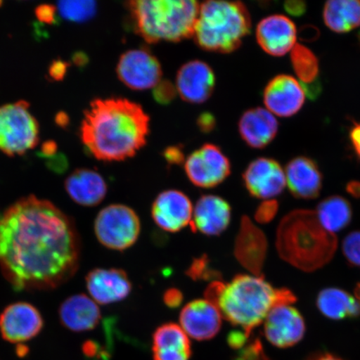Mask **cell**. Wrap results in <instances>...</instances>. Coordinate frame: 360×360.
I'll use <instances>...</instances> for the list:
<instances>
[{
    "mask_svg": "<svg viewBox=\"0 0 360 360\" xmlns=\"http://www.w3.org/2000/svg\"><path fill=\"white\" fill-rule=\"evenodd\" d=\"M56 7L44 4L36 8L35 13L39 21L46 22V24H53L56 20Z\"/></svg>",
    "mask_w": 360,
    "mask_h": 360,
    "instance_id": "36",
    "label": "cell"
},
{
    "mask_svg": "<svg viewBox=\"0 0 360 360\" xmlns=\"http://www.w3.org/2000/svg\"><path fill=\"white\" fill-rule=\"evenodd\" d=\"M350 142L354 150L360 159V124H355L349 133Z\"/></svg>",
    "mask_w": 360,
    "mask_h": 360,
    "instance_id": "42",
    "label": "cell"
},
{
    "mask_svg": "<svg viewBox=\"0 0 360 360\" xmlns=\"http://www.w3.org/2000/svg\"><path fill=\"white\" fill-rule=\"evenodd\" d=\"M346 191H347L350 195L359 199L360 198V182L357 181V180L350 181L347 184V187H346Z\"/></svg>",
    "mask_w": 360,
    "mask_h": 360,
    "instance_id": "43",
    "label": "cell"
},
{
    "mask_svg": "<svg viewBox=\"0 0 360 360\" xmlns=\"http://www.w3.org/2000/svg\"><path fill=\"white\" fill-rule=\"evenodd\" d=\"M180 325L188 336L198 341L210 340L218 335L222 326L220 310L206 300L191 301L184 306Z\"/></svg>",
    "mask_w": 360,
    "mask_h": 360,
    "instance_id": "17",
    "label": "cell"
},
{
    "mask_svg": "<svg viewBox=\"0 0 360 360\" xmlns=\"http://www.w3.org/2000/svg\"><path fill=\"white\" fill-rule=\"evenodd\" d=\"M133 26L147 43L192 37L200 4L195 0H136L128 4Z\"/></svg>",
    "mask_w": 360,
    "mask_h": 360,
    "instance_id": "5",
    "label": "cell"
},
{
    "mask_svg": "<svg viewBox=\"0 0 360 360\" xmlns=\"http://www.w3.org/2000/svg\"><path fill=\"white\" fill-rule=\"evenodd\" d=\"M198 123H199L202 131L210 132L214 127L215 120L212 115L209 114V112H205V114L200 116Z\"/></svg>",
    "mask_w": 360,
    "mask_h": 360,
    "instance_id": "41",
    "label": "cell"
},
{
    "mask_svg": "<svg viewBox=\"0 0 360 360\" xmlns=\"http://www.w3.org/2000/svg\"><path fill=\"white\" fill-rule=\"evenodd\" d=\"M62 326L72 332L81 333L94 330L101 319L98 304L90 297L78 294L69 297L58 309Z\"/></svg>",
    "mask_w": 360,
    "mask_h": 360,
    "instance_id": "24",
    "label": "cell"
},
{
    "mask_svg": "<svg viewBox=\"0 0 360 360\" xmlns=\"http://www.w3.org/2000/svg\"><path fill=\"white\" fill-rule=\"evenodd\" d=\"M359 42H360V33H359Z\"/></svg>",
    "mask_w": 360,
    "mask_h": 360,
    "instance_id": "46",
    "label": "cell"
},
{
    "mask_svg": "<svg viewBox=\"0 0 360 360\" xmlns=\"http://www.w3.org/2000/svg\"><path fill=\"white\" fill-rule=\"evenodd\" d=\"M154 360H190V339L181 326L174 323L160 326L153 335Z\"/></svg>",
    "mask_w": 360,
    "mask_h": 360,
    "instance_id": "26",
    "label": "cell"
},
{
    "mask_svg": "<svg viewBox=\"0 0 360 360\" xmlns=\"http://www.w3.org/2000/svg\"><path fill=\"white\" fill-rule=\"evenodd\" d=\"M165 160L172 165H179L184 161V153L179 147L166 148L165 152Z\"/></svg>",
    "mask_w": 360,
    "mask_h": 360,
    "instance_id": "39",
    "label": "cell"
},
{
    "mask_svg": "<svg viewBox=\"0 0 360 360\" xmlns=\"http://www.w3.org/2000/svg\"><path fill=\"white\" fill-rule=\"evenodd\" d=\"M355 298L358 300L360 304V283H359L356 288H355Z\"/></svg>",
    "mask_w": 360,
    "mask_h": 360,
    "instance_id": "45",
    "label": "cell"
},
{
    "mask_svg": "<svg viewBox=\"0 0 360 360\" xmlns=\"http://www.w3.org/2000/svg\"><path fill=\"white\" fill-rule=\"evenodd\" d=\"M231 219V208L221 197L204 195L196 202L191 226L205 236H219L226 231Z\"/></svg>",
    "mask_w": 360,
    "mask_h": 360,
    "instance_id": "22",
    "label": "cell"
},
{
    "mask_svg": "<svg viewBox=\"0 0 360 360\" xmlns=\"http://www.w3.org/2000/svg\"><path fill=\"white\" fill-rule=\"evenodd\" d=\"M215 75L212 68L201 60H191L178 71L175 88L182 100L191 103H202L212 96Z\"/></svg>",
    "mask_w": 360,
    "mask_h": 360,
    "instance_id": "16",
    "label": "cell"
},
{
    "mask_svg": "<svg viewBox=\"0 0 360 360\" xmlns=\"http://www.w3.org/2000/svg\"><path fill=\"white\" fill-rule=\"evenodd\" d=\"M250 195L268 200L281 195L286 187L285 170L276 160L258 158L248 165L243 174Z\"/></svg>",
    "mask_w": 360,
    "mask_h": 360,
    "instance_id": "13",
    "label": "cell"
},
{
    "mask_svg": "<svg viewBox=\"0 0 360 360\" xmlns=\"http://www.w3.org/2000/svg\"><path fill=\"white\" fill-rule=\"evenodd\" d=\"M39 141L38 121L24 101L0 106V151L8 156L32 150Z\"/></svg>",
    "mask_w": 360,
    "mask_h": 360,
    "instance_id": "7",
    "label": "cell"
},
{
    "mask_svg": "<svg viewBox=\"0 0 360 360\" xmlns=\"http://www.w3.org/2000/svg\"><path fill=\"white\" fill-rule=\"evenodd\" d=\"M193 205L188 196L179 191L162 192L153 202L151 214L155 224L164 231L175 233L191 224Z\"/></svg>",
    "mask_w": 360,
    "mask_h": 360,
    "instance_id": "15",
    "label": "cell"
},
{
    "mask_svg": "<svg viewBox=\"0 0 360 360\" xmlns=\"http://www.w3.org/2000/svg\"><path fill=\"white\" fill-rule=\"evenodd\" d=\"M315 214L322 226L334 235L347 227L353 217L350 202L340 195L323 200L317 205Z\"/></svg>",
    "mask_w": 360,
    "mask_h": 360,
    "instance_id": "30",
    "label": "cell"
},
{
    "mask_svg": "<svg viewBox=\"0 0 360 360\" xmlns=\"http://www.w3.org/2000/svg\"><path fill=\"white\" fill-rule=\"evenodd\" d=\"M285 173L288 188L295 198L313 200L321 193L323 175L316 162L310 158H294L286 165Z\"/></svg>",
    "mask_w": 360,
    "mask_h": 360,
    "instance_id": "21",
    "label": "cell"
},
{
    "mask_svg": "<svg viewBox=\"0 0 360 360\" xmlns=\"http://www.w3.org/2000/svg\"><path fill=\"white\" fill-rule=\"evenodd\" d=\"M65 191L71 200L84 207L100 205L107 195L105 179L96 170L78 169L67 177Z\"/></svg>",
    "mask_w": 360,
    "mask_h": 360,
    "instance_id": "25",
    "label": "cell"
},
{
    "mask_svg": "<svg viewBox=\"0 0 360 360\" xmlns=\"http://www.w3.org/2000/svg\"><path fill=\"white\" fill-rule=\"evenodd\" d=\"M56 10L63 19L71 22H84L96 15L97 6L94 1H62Z\"/></svg>",
    "mask_w": 360,
    "mask_h": 360,
    "instance_id": "31",
    "label": "cell"
},
{
    "mask_svg": "<svg viewBox=\"0 0 360 360\" xmlns=\"http://www.w3.org/2000/svg\"><path fill=\"white\" fill-rule=\"evenodd\" d=\"M176 94L177 90L175 85L171 84L169 81L162 80L154 90L155 100L161 105H167V103L172 101Z\"/></svg>",
    "mask_w": 360,
    "mask_h": 360,
    "instance_id": "35",
    "label": "cell"
},
{
    "mask_svg": "<svg viewBox=\"0 0 360 360\" xmlns=\"http://www.w3.org/2000/svg\"><path fill=\"white\" fill-rule=\"evenodd\" d=\"M263 98L267 110L286 118L302 109L305 91L303 85L292 76L278 75L265 87Z\"/></svg>",
    "mask_w": 360,
    "mask_h": 360,
    "instance_id": "14",
    "label": "cell"
},
{
    "mask_svg": "<svg viewBox=\"0 0 360 360\" xmlns=\"http://www.w3.org/2000/svg\"><path fill=\"white\" fill-rule=\"evenodd\" d=\"M319 311L332 321L357 318L360 315V304L355 296L339 288H326L316 298Z\"/></svg>",
    "mask_w": 360,
    "mask_h": 360,
    "instance_id": "27",
    "label": "cell"
},
{
    "mask_svg": "<svg viewBox=\"0 0 360 360\" xmlns=\"http://www.w3.org/2000/svg\"><path fill=\"white\" fill-rule=\"evenodd\" d=\"M94 233L103 246L122 251L137 241L141 233V221L129 207L111 205L101 210L97 215Z\"/></svg>",
    "mask_w": 360,
    "mask_h": 360,
    "instance_id": "8",
    "label": "cell"
},
{
    "mask_svg": "<svg viewBox=\"0 0 360 360\" xmlns=\"http://www.w3.org/2000/svg\"><path fill=\"white\" fill-rule=\"evenodd\" d=\"M117 75L125 86L134 90L155 89L162 81V67L146 49H135L120 56Z\"/></svg>",
    "mask_w": 360,
    "mask_h": 360,
    "instance_id": "10",
    "label": "cell"
},
{
    "mask_svg": "<svg viewBox=\"0 0 360 360\" xmlns=\"http://www.w3.org/2000/svg\"><path fill=\"white\" fill-rule=\"evenodd\" d=\"M251 18L244 4L210 0L200 4L192 37L206 51L229 53L250 34Z\"/></svg>",
    "mask_w": 360,
    "mask_h": 360,
    "instance_id": "6",
    "label": "cell"
},
{
    "mask_svg": "<svg viewBox=\"0 0 360 360\" xmlns=\"http://www.w3.org/2000/svg\"><path fill=\"white\" fill-rule=\"evenodd\" d=\"M186 274L193 281H217L220 278V273L211 269L210 259L206 255L193 259L191 266L187 269Z\"/></svg>",
    "mask_w": 360,
    "mask_h": 360,
    "instance_id": "32",
    "label": "cell"
},
{
    "mask_svg": "<svg viewBox=\"0 0 360 360\" xmlns=\"http://www.w3.org/2000/svg\"><path fill=\"white\" fill-rule=\"evenodd\" d=\"M342 251L351 266L360 268V231L351 232L344 238Z\"/></svg>",
    "mask_w": 360,
    "mask_h": 360,
    "instance_id": "33",
    "label": "cell"
},
{
    "mask_svg": "<svg viewBox=\"0 0 360 360\" xmlns=\"http://www.w3.org/2000/svg\"><path fill=\"white\" fill-rule=\"evenodd\" d=\"M338 240L309 210L286 214L277 229L276 248L282 259L304 272H313L330 262Z\"/></svg>",
    "mask_w": 360,
    "mask_h": 360,
    "instance_id": "3",
    "label": "cell"
},
{
    "mask_svg": "<svg viewBox=\"0 0 360 360\" xmlns=\"http://www.w3.org/2000/svg\"><path fill=\"white\" fill-rule=\"evenodd\" d=\"M67 64L64 61L53 62L52 65L49 68V75L53 79L60 80L66 74Z\"/></svg>",
    "mask_w": 360,
    "mask_h": 360,
    "instance_id": "40",
    "label": "cell"
},
{
    "mask_svg": "<svg viewBox=\"0 0 360 360\" xmlns=\"http://www.w3.org/2000/svg\"><path fill=\"white\" fill-rule=\"evenodd\" d=\"M44 325L41 313L30 303H13L0 314V334L12 344L33 340L42 331Z\"/></svg>",
    "mask_w": 360,
    "mask_h": 360,
    "instance_id": "12",
    "label": "cell"
},
{
    "mask_svg": "<svg viewBox=\"0 0 360 360\" xmlns=\"http://www.w3.org/2000/svg\"><path fill=\"white\" fill-rule=\"evenodd\" d=\"M278 130V121L271 112L258 107L248 110L238 122V131L248 146L264 148L276 138Z\"/></svg>",
    "mask_w": 360,
    "mask_h": 360,
    "instance_id": "23",
    "label": "cell"
},
{
    "mask_svg": "<svg viewBox=\"0 0 360 360\" xmlns=\"http://www.w3.org/2000/svg\"><path fill=\"white\" fill-rule=\"evenodd\" d=\"M256 39L265 53L281 57L295 47L296 26L294 22L285 15H270L264 18L256 27Z\"/></svg>",
    "mask_w": 360,
    "mask_h": 360,
    "instance_id": "19",
    "label": "cell"
},
{
    "mask_svg": "<svg viewBox=\"0 0 360 360\" xmlns=\"http://www.w3.org/2000/svg\"><path fill=\"white\" fill-rule=\"evenodd\" d=\"M291 64L295 73L302 82L305 94L310 98H316L321 93L319 60L314 52L303 44H296L290 55Z\"/></svg>",
    "mask_w": 360,
    "mask_h": 360,
    "instance_id": "29",
    "label": "cell"
},
{
    "mask_svg": "<svg viewBox=\"0 0 360 360\" xmlns=\"http://www.w3.org/2000/svg\"><path fill=\"white\" fill-rule=\"evenodd\" d=\"M295 301L296 297L290 290L274 289L260 276L238 274L224 285L218 308L229 322L250 335L274 305L292 304Z\"/></svg>",
    "mask_w": 360,
    "mask_h": 360,
    "instance_id": "4",
    "label": "cell"
},
{
    "mask_svg": "<svg viewBox=\"0 0 360 360\" xmlns=\"http://www.w3.org/2000/svg\"><path fill=\"white\" fill-rule=\"evenodd\" d=\"M188 179L200 188H214L227 179L231 171V162L220 148L206 143L188 155L184 161Z\"/></svg>",
    "mask_w": 360,
    "mask_h": 360,
    "instance_id": "9",
    "label": "cell"
},
{
    "mask_svg": "<svg viewBox=\"0 0 360 360\" xmlns=\"http://www.w3.org/2000/svg\"><path fill=\"white\" fill-rule=\"evenodd\" d=\"M85 281L90 298L101 304L119 302L132 290L127 274L120 269H94Z\"/></svg>",
    "mask_w": 360,
    "mask_h": 360,
    "instance_id": "20",
    "label": "cell"
},
{
    "mask_svg": "<svg viewBox=\"0 0 360 360\" xmlns=\"http://www.w3.org/2000/svg\"><path fill=\"white\" fill-rule=\"evenodd\" d=\"M183 300L184 297L181 291L175 289V288L168 290L164 295V302L167 305V307L171 309L179 307Z\"/></svg>",
    "mask_w": 360,
    "mask_h": 360,
    "instance_id": "37",
    "label": "cell"
},
{
    "mask_svg": "<svg viewBox=\"0 0 360 360\" xmlns=\"http://www.w3.org/2000/svg\"><path fill=\"white\" fill-rule=\"evenodd\" d=\"M268 240L264 233L244 216L235 243L238 262L254 276H260L267 257Z\"/></svg>",
    "mask_w": 360,
    "mask_h": 360,
    "instance_id": "18",
    "label": "cell"
},
{
    "mask_svg": "<svg viewBox=\"0 0 360 360\" xmlns=\"http://www.w3.org/2000/svg\"><path fill=\"white\" fill-rule=\"evenodd\" d=\"M307 360H344L340 357L336 356L335 354L330 353H321L313 355Z\"/></svg>",
    "mask_w": 360,
    "mask_h": 360,
    "instance_id": "44",
    "label": "cell"
},
{
    "mask_svg": "<svg viewBox=\"0 0 360 360\" xmlns=\"http://www.w3.org/2000/svg\"><path fill=\"white\" fill-rule=\"evenodd\" d=\"M264 334L266 340L280 349L300 343L306 332L303 315L290 304H277L264 319Z\"/></svg>",
    "mask_w": 360,
    "mask_h": 360,
    "instance_id": "11",
    "label": "cell"
},
{
    "mask_svg": "<svg viewBox=\"0 0 360 360\" xmlns=\"http://www.w3.org/2000/svg\"><path fill=\"white\" fill-rule=\"evenodd\" d=\"M74 220L51 201L22 198L0 213V269L15 291L51 290L77 272Z\"/></svg>",
    "mask_w": 360,
    "mask_h": 360,
    "instance_id": "1",
    "label": "cell"
},
{
    "mask_svg": "<svg viewBox=\"0 0 360 360\" xmlns=\"http://www.w3.org/2000/svg\"><path fill=\"white\" fill-rule=\"evenodd\" d=\"M150 117L139 103L123 98H98L81 123V139L89 154L106 162L123 161L146 146Z\"/></svg>",
    "mask_w": 360,
    "mask_h": 360,
    "instance_id": "2",
    "label": "cell"
},
{
    "mask_svg": "<svg viewBox=\"0 0 360 360\" xmlns=\"http://www.w3.org/2000/svg\"><path fill=\"white\" fill-rule=\"evenodd\" d=\"M323 19L328 29L338 34L348 33L360 26V1L331 0L323 6Z\"/></svg>",
    "mask_w": 360,
    "mask_h": 360,
    "instance_id": "28",
    "label": "cell"
},
{
    "mask_svg": "<svg viewBox=\"0 0 360 360\" xmlns=\"http://www.w3.org/2000/svg\"><path fill=\"white\" fill-rule=\"evenodd\" d=\"M285 10L292 16L300 17L307 11V6L304 1H287L285 3Z\"/></svg>",
    "mask_w": 360,
    "mask_h": 360,
    "instance_id": "38",
    "label": "cell"
},
{
    "mask_svg": "<svg viewBox=\"0 0 360 360\" xmlns=\"http://www.w3.org/2000/svg\"><path fill=\"white\" fill-rule=\"evenodd\" d=\"M278 202L274 200H264L255 211V218L260 224L271 221L278 213Z\"/></svg>",
    "mask_w": 360,
    "mask_h": 360,
    "instance_id": "34",
    "label": "cell"
}]
</instances>
